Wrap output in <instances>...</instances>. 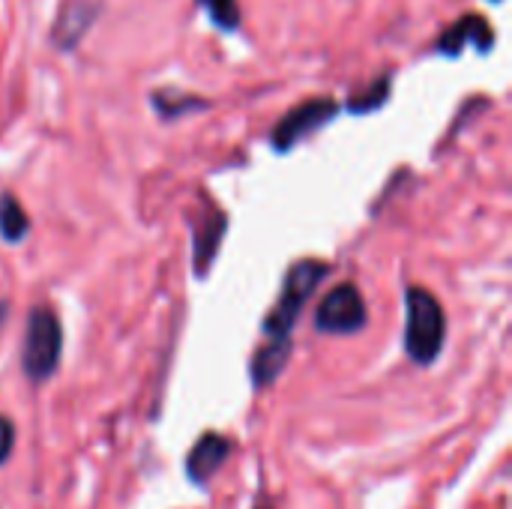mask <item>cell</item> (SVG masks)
<instances>
[{"instance_id": "6", "label": "cell", "mask_w": 512, "mask_h": 509, "mask_svg": "<svg viewBox=\"0 0 512 509\" xmlns=\"http://www.w3.org/2000/svg\"><path fill=\"white\" fill-rule=\"evenodd\" d=\"M468 45H477L480 54H486L492 48V27L483 15L471 12V15H462L450 30H444L438 36V51H444L447 57H456L462 54Z\"/></svg>"}, {"instance_id": "11", "label": "cell", "mask_w": 512, "mask_h": 509, "mask_svg": "<svg viewBox=\"0 0 512 509\" xmlns=\"http://www.w3.org/2000/svg\"><path fill=\"white\" fill-rule=\"evenodd\" d=\"M387 90H390V78H381L378 84H375V90H366L363 96H357L354 102H351V108L354 111H369V108H378L384 99H387Z\"/></svg>"}, {"instance_id": "2", "label": "cell", "mask_w": 512, "mask_h": 509, "mask_svg": "<svg viewBox=\"0 0 512 509\" xmlns=\"http://www.w3.org/2000/svg\"><path fill=\"white\" fill-rule=\"evenodd\" d=\"M405 351L414 363L429 366L438 360L447 339L444 306L426 288H408L405 294Z\"/></svg>"}, {"instance_id": "5", "label": "cell", "mask_w": 512, "mask_h": 509, "mask_svg": "<svg viewBox=\"0 0 512 509\" xmlns=\"http://www.w3.org/2000/svg\"><path fill=\"white\" fill-rule=\"evenodd\" d=\"M336 111H339V105H336L333 99H327V96L309 99V102L291 108V111L276 123V129H273V135H270L273 147H276V150H291V147H294L297 141H303L312 129L324 126Z\"/></svg>"}, {"instance_id": "10", "label": "cell", "mask_w": 512, "mask_h": 509, "mask_svg": "<svg viewBox=\"0 0 512 509\" xmlns=\"http://www.w3.org/2000/svg\"><path fill=\"white\" fill-rule=\"evenodd\" d=\"M204 9H207V15H210V21L219 27V30H237L240 27V3L237 0H198Z\"/></svg>"}, {"instance_id": "8", "label": "cell", "mask_w": 512, "mask_h": 509, "mask_svg": "<svg viewBox=\"0 0 512 509\" xmlns=\"http://www.w3.org/2000/svg\"><path fill=\"white\" fill-rule=\"evenodd\" d=\"M96 9H99L96 3H87V0H69V3L60 9L57 21H54V42H57L60 48H72V45L84 36V30L93 24Z\"/></svg>"}, {"instance_id": "1", "label": "cell", "mask_w": 512, "mask_h": 509, "mask_svg": "<svg viewBox=\"0 0 512 509\" xmlns=\"http://www.w3.org/2000/svg\"><path fill=\"white\" fill-rule=\"evenodd\" d=\"M330 273V267L324 261H300L288 270V279L282 285V294L276 300V306L270 309L267 321H264V348L255 354L252 363V378L255 387H267L270 381L279 378L288 354H291V333L294 324L303 312V306L309 303L312 291L324 282V276Z\"/></svg>"}, {"instance_id": "12", "label": "cell", "mask_w": 512, "mask_h": 509, "mask_svg": "<svg viewBox=\"0 0 512 509\" xmlns=\"http://www.w3.org/2000/svg\"><path fill=\"white\" fill-rule=\"evenodd\" d=\"M12 447H15V426L6 417H0V465L9 459Z\"/></svg>"}, {"instance_id": "9", "label": "cell", "mask_w": 512, "mask_h": 509, "mask_svg": "<svg viewBox=\"0 0 512 509\" xmlns=\"http://www.w3.org/2000/svg\"><path fill=\"white\" fill-rule=\"evenodd\" d=\"M27 228H30V222H27L21 204L12 195H3L0 198V237L6 243H18L27 234Z\"/></svg>"}, {"instance_id": "3", "label": "cell", "mask_w": 512, "mask_h": 509, "mask_svg": "<svg viewBox=\"0 0 512 509\" xmlns=\"http://www.w3.org/2000/svg\"><path fill=\"white\" fill-rule=\"evenodd\" d=\"M63 351V330L57 315L48 309H33L27 318L24 330V348H21V363L30 381H45L54 375Z\"/></svg>"}, {"instance_id": "4", "label": "cell", "mask_w": 512, "mask_h": 509, "mask_svg": "<svg viewBox=\"0 0 512 509\" xmlns=\"http://www.w3.org/2000/svg\"><path fill=\"white\" fill-rule=\"evenodd\" d=\"M366 318L369 315H366L363 294L357 291L354 282H345V285H336L333 291H327V297L318 306L315 327L330 336H351L366 327Z\"/></svg>"}, {"instance_id": "7", "label": "cell", "mask_w": 512, "mask_h": 509, "mask_svg": "<svg viewBox=\"0 0 512 509\" xmlns=\"http://www.w3.org/2000/svg\"><path fill=\"white\" fill-rule=\"evenodd\" d=\"M231 453V441L216 435V432H207L192 450H189V459H186V474L192 483H207L228 459Z\"/></svg>"}]
</instances>
